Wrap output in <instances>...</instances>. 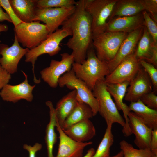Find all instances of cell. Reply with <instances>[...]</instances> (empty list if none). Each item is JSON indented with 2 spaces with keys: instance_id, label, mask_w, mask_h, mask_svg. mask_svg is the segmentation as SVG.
I'll return each instance as SVG.
<instances>
[{
  "instance_id": "15",
  "label": "cell",
  "mask_w": 157,
  "mask_h": 157,
  "mask_svg": "<svg viewBox=\"0 0 157 157\" xmlns=\"http://www.w3.org/2000/svg\"><path fill=\"white\" fill-rule=\"evenodd\" d=\"M56 119V127L59 133V143L57 155L54 157H82L84 148L92 142H79L73 140L64 133Z\"/></svg>"
},
{
  "instance_id": "14",
  "label": "cell",
  "mask_w": 157,
  "mask_h": 157,
  "mask_svg": "<svg viewBox=\"0 0 157 157\" xmlns=\"http://www.w3.org/2000/svg\"><path fill=\"white\" fill-rule=\"evenodd\" d=\"M128 117L130 132L135 136V144L139 149H149L152 129L147 126L133 112L130 111Z\"/></svg>"
},
{
  "instance_id": "26",
  "label": "cell",
  "mask_w": 157,
  "mask_h": 157,
  "mask_svg": "<svg viewBox=\"0 0 157 157\" xmlns=\"http://www.w3.org/2000/svg\"><path fill=\"white\" fill-rule=\"evenodd\" d=\"M94 116L91 108L87 104L78 101L77 106L65 120L61 128L63 130L82 120L90 119Z\"/></svg>"
},
{
  "instance_id": "29",
  "label": "cell",
  "mask_w": 157,
  "mask_h": 157,
  "mask_svg": "<svg viewBox=\"0 0 157 157\" xmlns=\"http://www.w3.org/2000/svg\"><path fill=\"white\" fill-rule=\"evenodd\" d=\"M119 145L123 157H157V154L149 149H135L131 144L125 140L121 141Z\"/></svg>"
},
{
  "instance_id": "33",
  "label": "cell",
  "mask_w": 157,
  "mask_h": 157,
  "mask_svg": "<svg viewBox=\"0 0 157 157\" xmlns=\"http://www.w3.org/2000/svg\"><path fill=\"white\" fill-rule=\"evenodd\" d=\"M0 5L6 10L12 21L15 27L21 23V21L15 14L9 0H0Z\"/></svg>"
},
{
  "instance_id": "11",
  "label": "cell",
  "mask_w": 157,
  "mask_h": 157,
  "mask_svg": "<svg viewBox=\"0 0 157 157\" xmlns=\"http://www.w3.org/2000/svg\"><path fill=\"white\" fill-rule=\"evenodd\" d=\"M134 53L124 59L105 77L104 81L106 84L130 82L131 81L140 67Z\"/></svg>"
},
{
  "instance_id": "20",
  "label": "cell",
  "mask_w": 157,
  "mask_h": 157,
  "mask_svg": "<svg viewBox=\"0 0 157 157\" xmlns=\"http://www.w3.org/2000/svg\"><path fill=\"white\" fill-rule=\"evenodd\" d=\"M144 10L143 0H117L108 20L136 15Z\"/></svg>"
},
{
  "instance_id": "32",
  "label": "cell",
  "mask_w": 157,
  "mask_h": 157,
  "mask_svg": "<svg viewBox=\"0 0 157 157\" xmlns=\"http://www.w3.org/2000/svg\"><path fill=\"white\" fill-rule=\"evenodd\" d=\"M139 61L140 65L148 74L152 83L154 92L157 90V69L154 65L143 60Z\"/></svg>"
},
{
  "instance_id": "3",
  "label": "cell",
  "mask_w": 157,
  "mask_h": 157,
  "mask_svg": "<svg viewBox=\"0 0 157 157\" xmlns=\"http://www.w3.org/2000/svg\"><path fill=\"white\" fill-rule=\"evenodd\" d=\"M104 79L97 81L92 90L99 105L98 112L105 120L107 125L117 123L122 127L126 137L129 135L125 120L120 114L111 96L106 89Z\"/></svg>"
},
{
  "instance_id": "18",
  "label": "cell",
  "mask_w": 157,
  "mask_h": 157,
  "mask_svg": "<svg viewBox=\"0 0 157 157\" xmlns=\"http://www.w3.org/2000/svg\"><path fill=\"white\" fill-rule=\"evenodd\" d=\"M144 26L142 13L130 16L116 17L107 22L106 31L129 33Z\"/></svg>"
},
{
  "instance_id": "36",
  "label": "cell",
  "mask_w": 157,
  "mask_h": 157,
  "mask_svg": "<svg viewBox=\"0 0 157 157\" xmlns=\"http://www.w3.org/2000/svg\"><path fill=\"white\" fill-rule=\"evenodd\" d=\"M11 78V74L0 64V89L8 84Z\"/></svg>"
},
{
  "instance_id": "1",
  "label": "cell",
  "mask_w": 157,
  "mask_h": 157,
  "mask_svg": "<svg viewBox=\"0 0 157 157\" xmlns=\"http://www.w3.org/2000/svg\"><path fill=\"white\" fill-rule=\"evenodd\" d=\"M75 7L74 12L62 23L61 28L71 32L72 37L66 45L72 50L74 62L81 63L92 45V19L85 9V0L76 1Z\"/></svg>"
},
{
  "instance_id": "12",
  "label": "cell",
  "mask_w": 157,
  "mask_h": 157,
  "mask_svg": "<svg viewBox=\"0 0 157 157\" xmlns=\"http://www.w3.org/2000/svg\"><path fill=\"white\" fill-rule=\"evenodd\" d=\"M29 49L22 48L15 36L13 44L9 47L4 44H0V64L10 74L17 71L19 62L28 51Z\"/></svg>"
},
{
  "instance_id": "28",
  "label": "cell",
  "mask_w": 157,
  "mask_h": 157,
  "mask_svg": "<svg viewBox=\"0 0 157 157\" xmlns=\"http://www.w3.org/2000/svg\"><path fill=\"white\" fill-rule=\"evenodd\" d=\"M112 125H107L104 137L93 155L92 157H110L111 147L114 142Z\"/></svg>"
},
{
  "instance_id": "19",
  "label": "cell",
  "mask_w": 157,
  "mask_h": 157,
  "mask_svg": "<svg viewBox=\"0 0 157 157\" xmlns=\"http://www.w3.org/2000/svg\"><path fill=\"white\" fill-rule=\"evenodd\" d=\"M63 131L73 140L82 142L91 140L96 134L95 127L90 119L77 123Z\"/></svg>"
},
{
  "instance_id": "7",
  "label": "cell",
  "mask_w": 157,
  "mask_h": 157,
  "mask_svg": "<svg viewBox=\"0 0 157 157\" xmlns=\"http://www.w3.org/2000/svg\"><path fill=\"white\" fill-rule=\"evenodd\" d=\"M14 30L18 42L29 49L39 45L49 34L46 25L39 21L22 22L15 27Z\"/></svg>"
},
{
  "instance_id": "31",
  "label": "cell",
  "mask_w": 157,
  "mask_h": 157,
  "mask_svg": "<svg viewBox=\"0 0 157 157\" xmlns=\"http://www.w3.org/2000/svg\"><path fill=\"white\" fill-rule=\"evenodd\" d=\"M142 13L144 20V26L146 28L152 38L153 42L157 43V23L151 18L146 11H143Z\"/></svg>"
},
{
  "instance_id": "21",
  "label": "cell",
  "mask_w": 157,
  "mask_h": 157,
  "mask_svg": "<svg viewBox=\"0 0 157 157\" xmlns=\"http://www.w3.org/2000/svg\"><path fill=\"white\" fill-rule=\"evenodd\" d=\"M78 103L75 90L63 96L57 102L55 108L56 116L61 128L65 119L75 108Z\"/></svg>"
},
{
  "instance_id": "9",
  "label": "cell",
  "mask_w": 157,
  "mask_h": 157,
  "mask_svg": "<svg viewBox=\"0 0 157 157\" xmlns=\"http://www.w3.org/2000/svg\"><path fill=\"white\" fill-rule=\"evenodd\" d=\"M75 5L69 7L37 8L34 21H42L45 23L49 34L58 29L63 22L74 12Z\"/></svg>"
},
{
  "instance_id": "41",
  "label": "cell",
  "mask_w": 157,
  "mask_h": 157,
  "mask_svg": "<svg viewBox=\"0 0 157 157\" xmlns=\"http://www.w3.org/2000/svg\"><path fill=\"white\" fill-rule=\"evenodd\" d=\"M95 151L94 148H91L88 151L86 154L83 157H92L94 154Z\"/></svg>"
},
{
  "instance_id": "13",
  "label": "cell",
  "mask_w": 157,
  "mask_h": 157,
  "mask_svg": "<svg viewBox=\"0 0 157 157\" xmlns=\"http://www.w3.org/2000/svg\"><path fill=\"white\" fill-rule=\"evenodd\" d=\"M153 86L147 72L140 67L133 78L129 82L124 99L135 102L140 99L144 94L152 92Z\"/></svg>"
},
{
  "instance_id": "4",
  "label": "cell",
  "mask_w": 157,
  "mask_h": 157,
  "mask_svg": "<svg viewBox=\"0 0 157 157\" xmlns=\"http://www.w3.org/2000/svg\"><path fill=\"white\" fill-rule=\"evenodd\" d=\"M70 35H72V33L69 30L66 28H58L49 34L47 38L39 45L29 49L26 53L25 55V61L32 63L33 80L35 83L38 84L41 82L40 79H37L34 73L35 64L38 57L44 54L52 56L58 53L61 50L60 42L64 39Z\"/></svg>"
},
{
  "instance_id": "42",
  "label": "cell",
  "mask_w": 157,
  "mask_h": 157,
  "mask_svg": "<svg viewBox=\"0 0 157 157\" xmlns=\"http://www.w3.org/2000/svg\"><path fill=\"white\" fill-rule=\"evenodd\" d=\"M8 26L5 24H0V34L1 32H6L8 30Z\"/></svg>"
},
{
  "instance_id": "17",
  "label": "cell",
  "mask_w": 157,
  "mask_h": 157,
  "mask_svg": "<svg viewBox=\"0 0 157 157\" xmlns=\"http://www.w3.org/2000/svg\"><path fill=\"white\" fill-rule=\"evenodd\" d=\"M142 26L128 34L113 59L107 63L110 73L124 59L134 53L143 30Z\"/></svg>"
},
{
  "instance_id": "16",
  "label": "cell",
  "mask_w": 157,
  "mask_h": 157,
  "mask_svg": "<svg viewBox=\"0 0 157 157\" xmlns=\"http://www.w3.org/2000/svg\"><path fill=\"white\" fill-rule=\"evenodd\" d=\"M25 76V80L20 83L15 85L8 84L2 89L0 96L5 101L15 103L23 99L31 102L33 99L32 91L35 86L31 85L28 83L27 75L22 71Z\"/></svg>"
},
{
  "instance_id": "5",
  "label": "cell",
  "mask_w": 157,
  "mask_h": 157,
  "mask_svg": "<svg viewBox=\"0 0 157 157\" xmlns=\"http://www.w3.org/2000/svg\"><path fill=\"white\" fill-rule=\"evenodd\" d=\"M117 0H85V7L92 19V38L106 32L107 20Z\"/></svg>"
},
{
  "instance_id": "2",
  "label": "cell",
  "mask_w": 157,
  "mask_h": 157,
  "mask_svg": "<svg viewBox=\"0 0 157 157\" xmlns=\"http://www.w3.org/2000/svg\"><path fill=\"white\" fill-rule=\"evenodd\" d=\"M72 69L92 91L98 80L104 79L110 73L108 63L98 58L92 45L87 51L86 59L81 63L74 62Z\"/></svg>"
},
{
  "instance_id": "35",
  "label": "cell",
  "mask_w": 157,
  "mask_h": 157,
  "mask_svg": "<svg viewBox=\"0 0 157 157\" xmlns=\"http://www.w3.org/2000/svg\"><path fill=\"white\" fill-rule=\"evenodd\" d=\"M144 10L150 13L151 18L157 22V0H143Z\"/></svg>"
},
{
  "instance_id": "38",
  "label": "cell",
  "mask_w": 157,
  "mask_h": 157,
  "mask_svg": "<svg viewBox=\"0 0 157 157\" xmlns=\"http://www.w3.org/2000/svg\"><path fill=\"white\" fill-rule=\"evenodd\" d=\"M149 149L157 154V129L152 130Z\"/></svg>"
},
{
  "instance_id": "25",
  "label": "cell",
  "mask_w": 157,
  "mask_h": 157,
  "mask_svg": "<svg viewBox=\"0 0 157 157\" xmlns=\"http://www.w3.org/2000/svg\"><path fill=\"white\" fill-rule=\"evenodd\" d=\"M45 104L49 108L50 119L45 130V142L48 157H54L53 154V147L57 139V134L55 131L56 124L55 109L51 101H48Z\"/></svg>"
},
{
  "instance_id": "43",
  "label": "cell",
  "mask_w": 157,
  "mask_h": 157,
  "mask_svg": "<svg viewBox=\"0 0 157 157\" xmlns=\"http://www.w3.org/2000/svg\"><path fill=\"white\" fill-rule=\"evenodd\" d=\"M110 157H123V154L122 151L121 150L116 154Z\"/></svg>"
},
{
  "instance_id": "8",
  "label": "cell",
  "mask_w": 157,
  "mask_h": 157,
  "mask_svg": "<svg viewBox=\"0 0 157 157\" xmlns=\"http://www.w3.org/2000/svg\"><path fill=\"white\" fill-rule=\"evenodd\" d=\"M58 85L61 88L66 86L70 89L75 90L78 101H81L89 106L94 116L98 113V102L92 91L84 81L76 76L72 69L60 78Z\"/></svg>"
},
{
  "instance_id": "34",
  "label": "cell",
  "mask_w": 157,
  "mask_h": 157,
  "mask_svg": "<svg viewBox=\"0 0 157 157\" xmlns=\"http://www.w3.org/2000/svg\"><path fill=\"white\" fill-rule=\"evenodd\" d=\"M140 100L149 108L157 110V96L154 92L152 91L144 94Z\"/></svg>"
},
{
  "instance_id": "37",
  "label": "cell",
  "mask_w": 157,
  "mask_h": 157,
  "mask_svg": "<svg viewBox=\"0 0 157 157\" xmlns=\"http://www.w3.org/2000/svg\"><path fill=\"white\" fill-rule=\"evenodd\" d=\"M42 147V144L37 142L33 146L26 144L23 146V148L28 152L29 157H36V153L40 150Z\"/></svg>"
},
{
  "instance_id": "39",
  "label": "cell",
  "mask_w": 157,
  "mask_h": 157,
  "mask_svg": "<svg viewBox=\"0 0 157 157\" xmlns=\"http://www.w3.org/2000/svg\"><path fill=\"white\" fill-rule=\"evenodd\" d=\"M147 62V61H146ZM147 62L151 64L155 67L157 66V44H154L151 57Z\"/></svg>"
},
{
  "instance_id": "40",
  "label": "cell",
  "mask_w": 157,
  "mask_h": 157,
  "mask_svg": "<svg viewBox=\"0 0 157 157\" xmlns=\"http://www.w3.org/2000/svg\"><path fill=\"white\" fill-rule=\"evenodd\" d=\"M2 8L0 5V22L7 21L12 23L10 17L6 12L3 11Z\"/></svg>"
},
{
  "instance_id": "22",
  "label": "cell",
  "mask_w": 157,
  "mask_h": 157,
  "mask_svg": "<svg viewBox=\"0 0 157 157\" xmlns=\"http://www.w3.org/2000/svg\"><path fill=\"white\" fill-rule=\"evenodd\" d=\"M129 82L125 81L114 84H106V89L111 96L114 98L115 103L118 110H122L125 119L127 129H129L128 125V115L131 111L129 106L123 102L127 89Z\"/></svg>"
},
{
  "instance_id": "30",
  "label": "cell",
  "mask_w": 157,
  "mask_h": 157,
  "mask_svg": "<svg viewBox=\"0 0 157 157\" xmlns=\"http://www.w3.org/2000/svg\"><path fill=\"white\" fill-rule=\"evenodd\" d=\"M76 1L74 0H38V8L69 7L75 6Z\"/></svg>"
},
{
  "instance_id": "27",
  "label": "cell",
  "mask_w": 157,
  "mask_h": 157,
  "mask_svg": "<svg viewBox=\"0 0 157 157\" xmlns=\"http://www.w3.org/2000/svg\"><path fill=\"white\" fill-rule=\"evenodd\" d=\"M146 28L144 26L142 35L138 43L135 54L139 61H147L150 58L155 44Z\"/></svg>"
},
{
  "instance_id": "24",
  "label": "cell",
  "mask_w": 157,
  "mask_h": 157,
  "mask_svg": "<svg viewBox=\"0 0 157 157\" xmlns=\"http://www.w3.org/2000/svg\"><path fill=\"white\" fill-rule=\"evenodd\" d=\"M131 111L140 118L148 127L152 130L157 129V110L150 108L139 100L131 102L129 106Z\"/></svg>"
},
{
  "instance_id": "10",
  "label": "cell",
  "mask_w": 157,
  "mask_h": 157,
  "mask_svg": "<svg viewBox=\"0 0 157 157\" xmlns=\"http://www.w3.org/2000/svg\"><path fill=\"white\" fill-rule=\"evenodd\" d=\"M61 56L60 61L52 60L49 66L40 72L42 78L52 88L57 87L60 78L71 70L72 64L74 62V56L71 53H64L61 54Z\"/></svg>"
},
{
  "instance_id": "23",
  "label": "cell",
  "mask_w": 157,
  "mask_h": 157,
  "mask_svg": "<svg viewBox=\"0 0 157 157\" xmlns=\"http://www.w3.org/2000/svg\"><path fill=\"white\" fill-rule=\"evenodd\" d=\"M15 14L22 22L29 23L34 21L37 0H9Z\"/></svg>"
},
{
  "instance_id": "44",
  "label": "cell",
  "mask_w": 157,
  "mask_h": 157,
  "mask_svg": "<svg viewBox=\"0 0 157 157\" xmlns=\"http://www.w3.org/2000/svg\"><path fill=\"white\" fill-rule=\"evenodd\" d=\"M0 94H1V92L0 91Z\"/></svg>"
},
{
  "instance_id": "6",
  "label": "cell",
  "mask_w": 157,
  "mask_h": 157,
  "mask_svg": "<svg viewBox=\"0 0 157 157\" xmlns=\"http://www.w3.org/2000/svg\"><path fill=\"white\" fill-rule=\"evenodd\" d=\"M128 34L106 31L93 38L92 45L98 58L107 63L112 60Z\"/></svg>"
}]
</instances>
